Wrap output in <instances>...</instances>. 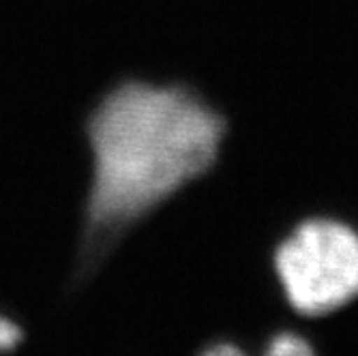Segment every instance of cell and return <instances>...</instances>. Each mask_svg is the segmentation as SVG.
<instances>
[{
  "mask_svg": "<svg viewBox=\"0 0 358 356\" xmlns=\"http://www.w3.org/2000/svg\"><path fill=\"white\" fill-rule=\"evenodd\" d=\"M232 118L191 80L124 78L86 122L92 157L73 279L88 283L157 211L217 172Z\"/></svg>",
  "mask_w": 358,
  "mask_h": 356,
  "instance_id": "cell-1",
  "label": "cell"
},
{
  "mask_svg": "<svg viewBox=\"0 0 358 356\" xmlns=\"http://www.w3.org/2000/svg\"><path fill=\"white\" fill-rule=\"evenodd\" d=\"M271 269L285 305L327 318L358 301V223L335 211L292 221L271 247Z\"/></svg>",
  "mask_w": 358,
  "mask_h": 356,
  "instance_id": "cell-2",
  "label": "cell"
},
{
  "mask_svg": "<svg viewBox=\"0 0 358 356\" xmlns=\"http://www.w3.org/2000/svg\"><path fill=\"white\" fill-rule=\"evenodd\" d=\"M195 356H253L243 343L230 337H215L206 341ZM255 356H320L313 341L294 329H275L259 346Z\"/></svg>",
  "mask_w": 358,
  "mask_h": 356,
  "instance_id": "cell-3",
  "label": "cell"
},
{
  "mask_svg": "<svg viewBox=\"0 0 358 356\" xmlns=\"http://www.w3.org/2000/svg\"><path fill=\"white\" fill-rule=\"evenodd\" d=\"M22 341H24L22 325L15 318H11L7 311L0 309V354L13 352L15 348H20Z\"/></svg>",
  "mask_w": 358,
  "mask_h": 356,
  "instance_id": "cell-4",
  "label": "cell"
}]
</instances>
